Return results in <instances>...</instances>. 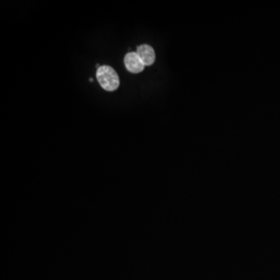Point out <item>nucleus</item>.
<instances>
[{"label":"nucleus","instance_id":"obj_4","mask_svg":"<svg viewBox=\"0 0 280 280\" xmlns=\"http://www.w3.org/2000/svg\"><path fill=\"white\" fill-rule=\"evenodd\" d=\"M89 81H91V82H93V81H94V80H93V79L90 78Z\"/></svg>","mask_w":280,"mask_h":280},{"label":"nucleus","instance_id":"obj_2","mask_svg":"<svg viewBox=\"0 0 280 280\" xmlns=\"http://www.w3.org/2000/svg\"><path fill=\"white\" fill-rule=\"evenodd\" d=\"M124 62L127 70L132 74H139L144 71L146 66L137 52L127 53L124 58Z\"/></svg>","mask_w":280,"mask_h":280},{"label":"nucleus","instance_id":"obj_3","mask_svg":"<svg viewBox=\"0 0 280 280\" xmlns=\"http://www.w3.org/2000/svg\"><path fill=\"white\" fill-rule=\"evenodd\" d=\"M136 52L146 66L152 65L154 62H155V51H154V48L151 45H140V46L137 48Z\"/></svg>","mask_w":280,"mask_h":280},{"label":"nucleus","instance_id":"obj_1","mask_svg":"<svg viewBox=\"0 0 280 280\" xmlns=\"http://www.w3.org/2000/svg\"><path fill=\"white\" fill-rule=\"evenodd\" d=\"M96 77L103 89L107 91H115L119 87L118 74L109 65H101L97 70Z\"/></svg>","mask_w":280,"mask_h":280}]
</instances>
